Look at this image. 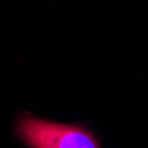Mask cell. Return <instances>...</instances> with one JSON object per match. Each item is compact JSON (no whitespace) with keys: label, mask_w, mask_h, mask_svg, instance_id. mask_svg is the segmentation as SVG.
I'll list each match as a JSON object with an SVG mask.
<instances>
[{"label":"cell","mask_w":148,"mask_h":148,"mask_svg":"<svg viewBox=\"0 0 148 148\" xmlns=\"http://www.w3.org/2000/svg\"><path fill=\"white\" fill-rule=\"evenodd\" d=\"M18 136L30 148H99L94 136L78 125H65L34 116H23L20 120Z\"/></svg>","instance_id":"cell-1"}]
</instances>
